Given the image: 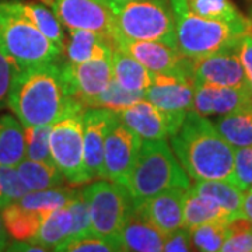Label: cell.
I'll return each instance as SVG.
<instances>
[{
  "label": "cell",
  "mask_w": 252,
  "mask_h": 252,
  "mask_svg": "<svg viewBox=\"0 0 252 252\" xmlns=\"http://www.w3.org/2000/svg\"><path fill=\"white\" fill-rule=\"evenodd\" d=\"M171 147L190 180L231 181L234 177V147L216 126L193 109L170 136Z\"/></svg>",
  "instance_id": "6da1fadb"
},
{
  "label": "cell",
  "mask_w": 252,
  "mask_h": 252,
  "mask_svg": "<svg viewBox=\"0 0 252 252\" xmlns=\"http://www.w3.org/2000/svg\"><path fill=\"white\" fill-rule=\"evenodd\" d=\"M61 63L20 67L11 83L7 107L24 127L52 125L72 104Z\"/></svg>",
  "instance_id": "7a4b0ae2"
},
{
  "label": "cell",
  "mask_w": 252,
  "mask_h": 252,
  "mask_svg": "<svg viewBox=\"0 0 252 252\" xmlns=\"http://www.w3.org/2000/svg\"><path fill=\"white\" fill-rule=\"evenodd\" d=\"M136 206L172 188L188 189L189 175L165 139L142 140L135 165L125 182Z\"/></svg>",
  "instance_id": "3957f363"
},
{
  "label": "cell",
  "mask_w": 252,
  "mask_h": 252,
  "mask_svg": "<svg viewBox=\"0 0 252 252\" xmlns=\"http://www.w3.org/2000/svg\"><path fill=\"white\" fill-rule=\"evenodd\" d=\"M175 13V48L190 59L235 46L241 36L252 31L251 20L227 23L199 17L188 10L187 0H170Z\"/></svg>",
  "instance_id": "277c9868"
},
{
  "label": "cell",
  "mask_w": 252,
  "mask_h": 252,
  "mask_svg": "<svg viewBox=\"0 0 252 252\" xmlns=\"http://www.w3.org/2000/svg\"><path fill=\"white\" fill-rule=\"evenodd\" d=\"M0 54L18 67H30L58 62L62 49L4 0L0 1Z\"/></svg>",
  "instance_id": "5b68a950"
},
{
  "label": "cell",
  "mask_w": 252,
  "mask_h": 252,
  "mask_svg": "<svg viewBox=\"0 0 252 252\" xmlns=\"http://www.w3.org/2000/svg\"><path fill=\"white\" fill-rule=\"evenodd\" d=\"M109 3L122 36L175 46L177 17L170 0H109Z\"/></svg>",
  "instance_id": "8992f818"
},
{
  "label": "cell",
  "mask_w": 252,
  "mask_h": 252,
  "mask_svg": "<svg viewBox=\"0 0 252 252\" xmlns=\"http://www.w3.org/2000/svg\"><path fill=\"white\" fill-rule=\"evenodd\" d=\"M83 111L84 107L73 99L66 112L52 124L49 132V149L54 164L72 187L90 182L84 168Z\"/></svg>",
  "instance_id": "52a82bcc"
},
{
  "label": "cell",
  "mask_w": 252,
  "mask_h": 252,
  "mask_svg": "<svg viewBox=\"0 0 252 252\" xmlns=\"http://www.w3.org/2000/svg\"><path fill=\"white\" fill-rule=\"evenodd\" d=\"M81 192L89 205L91 231L101 237L117 238L136 209L127 188L112 181H95Z\"/></svg>",
  "instance_id": "ba28073f"
},
{
  "label": "cell",
  "mask_w": 252,
  "mask_h": 252,
  "mask_svg": "<svg viewBox=\"0 0 252 252\" xmlns=\"http://www.w3.org/2000/svg\"><path fill=\"white\" fill-rule=\"evenodd\" d=\"M196 83L192 76V61L187 67L174 72L152 73V84L144 91V99L164 111L181 126L193 108Z\"/></svg>",
  "instance_id": "9c48e42d"
},
{
  "label": "cell",
  "mask_w": 252,
  "mask_h": 252,
  "mask_svg": "<svg viewBox=\"0 0 252 252\" xmlns=\"http://www.w3.org/2000/svg\"><path fill=\"white\" fill-rule=\"evenodd\" d=\"M56 17L69 30H87L108 36L115 46V16L109 0H54Z\"/></svg>",
  "instance_id": "30bf717a"
},
{
  "label": "cell",
  "mask_w": 252,
  "mask_h": 252,
  "mask_svg": "<svg viewBox=\"0 0 252 252\" xmlns=\"http://www.w3.org/2000/svg\"><path fill=\"white\" fill-rule=\"evenodd\" d=\"M61 69L67 95L84 108L91 99L107 90L112 81V58L80 63L64 61Z\"/></svg>",
  "instance_id": "8fae6325"
},
{
  "label": "cell",
  "mask_w": 252,
  "mask_h": 252,
  "mask_svg": "<svg viewBox=\"0 0 252 252\" xmlns=\"http://www.w3.org/2000/svg\"><path fill=\"white\" fill-rule=\"evenodd\" d=\"M142 139L117 115L109 129L104 149V180L125 185L135 165Z\"/></svg>",
  "instance_id": "7c38bea8"
},
{
  "label": "cell",
  "mask_w": 252,
  "mask_h": 252,
  "mask_svg": "<svg viewBox=\"0 0 252 252\" xmlns=\"http://www.w3.org/2000/svg\"><path fill=\"white\" fill-rule=\"evenodd\" d=\"M238 44L215 54L192 59V76L196 84L224 87H250L241 61L237 54Z\"/></svg>",
  "instance_id": "4fadbf2b"
},
{
  "label": "cell",
  "mask_w": 252,
  "mask_h": 252,
  "mask_svg": "<svg viewBox=\"0 0 252 252\" xmlns=\"http://www.w3.org/2000/svg\"><path fill=\"white\" fill-rule=\"evenodd\" d=\"M117 112L107 108L86 107L83 111L84 168L89 180H104V149Z\"/></svg>",
  "instance_id": "5bb4252c"
},
{
  "label": "cell",
  "mask_w": 252,
  "mask_h": 252,
  "mask_svg": "<svg viewBox=\"0 0 252 252\" xmlns=\"http://www.w3.org/2000/svg\"><path fill=\"white\" fill-rule=\"evenodd\" d=\"M115 48H121L126 54L133 56L152 73L174 72L184 69L190 63V58L181 54L175 46L158 41H139L125 38L118 32Z\"/></svg>",
  "instance_id": "9a60e30c"
},
{
  "label": "cell",
  "mask_w": 252,
  "mask_h": 252,
  "mask_svg": "<svg viewBox=\"0 0 252 252\" xmlns=\"http://www.w3.org/2000/svg\"><path fill=\"white\" fill-rule=\"evenodd\" d=\"M117 114L119 119L142 140H167L180 129V125L170 115L147 99L137 101Z\"/></svg>",
  "instance_id": "2e32d148"
},
{
  "label": "cell",
  "mask_w": 252,
  "mask_h": 252,
  "mask_svg": "<svg viewBox=\"0 0 252 252\" xmlns=\"http://www.w3.org/2000/svg\"><path fill=\"white\" fill-rule=\"evenodd\" d=\"M252 102L250 87H224L213 84H196L193 111L202 117H223Z\"/></svg>",
  "instance_id": "e0dca14e"
},
{
  "label": "cell",
  "mask_w": 252,
  "mask_h": 252,
  "mask_svg": "<svg viewBox=\"0 0 252 252\" xmlns=\"http://www.w3.org/2000/svg\"><path fill=\"white\" fill-rule=\"evenodd\" d=\"M185 192L187 189H168L147 199L137 207L154 227L164 234H170L182 227Z\"/></svg>",
  "instance_id": "ac0fdd59"
},
{
  "label": "cell",
  "mask_w": 252,
  "mask_h": 252,
  "mask_svg": "<svg viewBox=\"0 0 252 252\" xmlns=\"http://www.w3.org/2000/svg\"><path fill=\"white\" fill-rule=\"evenodd\" d=\"M165 235L154 227L136 206L133 213L118 233L117 238L121 251L160 252L164 247Z\"/></svg>",
  "instance_id": "d6986e66"
},
{
  "label": "cell",
  "mask_w": 252,
  "mask_h": 252,
  "mask_svg": "<svg viewBox=\"0 0 252 252\" xmlns=\"http://www.w3.org/2000/svg\"><path fill=\"white\" fill-rule=\"evenodd\" d=\"M63 48L67 61L76 63L112 58L115 49L108 36L87 30H69V41Z\"/></svg>",
  "instance_id": "ffe728a7"
},
{
  "label": "cell",
  "mask_w": 252,
  "mask_h": 252,
  "mask_svg": "<svg viewBox=\"0 0 252 252\" xmlns=\"http://www.w3.org/2000/svg\"><path fill=\"white\" fill-rule=\"evenodd\" d=\"M7 3L11 9H14L23 17L27 18L32 26H35L48 39H51L55 45H58L63 51L64 34H63L62 23L56 17L54 11L35 1L7 0Z\"/></svg>",
  "instance_id": "44dd1931"
},
{
  "label": "cell",
  "mask_w": 252,
  "mask_h": 252,
  "mask_svg": "<svg viewBox=\"0 0 252 252\" xmlns=\"http://www.w3.org/2000/svg\"><path fill=\"white\" fill-rule=\"evenodd\" d=\"M231 216L212 198L199 195L192 189H187L184 198V221L182 227L189 231L195 227L210 221H230Z\"/></svg>",
  "instance_id": "7402d4cb"
},
{
  "label": "cell",
  "mask_w": 252,
  "mask_h": 252,
  "mask_svg": "<svg viewBox=\"0 0 252 252\" xmlns=\"http://www.w3.org/2000/svg\"><path fill=\"white\" fill-rule=\"evenodd\" d=\"M72 231L73 216L67 205L46 213L32 241L56 251L72 237Z\"/></svg>",
  "instance_id": "603a6c76"
},
{
  "label": "cell",
  "mask_w": 252,
  "mask_h": 252,
  "mask_svg": "<svg viewBox=\"0 0 252 252\" xmlns=\"http://www.w3.org/2000/svg\"><path fill=\"white\" fill-rule=\"evenodd\" d=\"M112 79L126 90L146 91L152 84V72L133 56L115 48L112 54Z\"/></svg>",
  "instance_id": "cb8c5ba5"
},
{
  "label": "cell",
  "mask_w": 252,
  "mask_h": 252,
  "mask_svg": "<svg viewBox=\"0 0 252 252\" xmlns=\"http://www.w3.org/2000/svg\"><path fill=\"white\" fill-rule=\"evenodd\" d=\"M26 158L24 126L13 114L0 115V165L16 167Z\"/></svg>",
  "instance_id": "d4e9b609"
},
{
  "label": "cell",
  "mask_w": 252,
  "mask_h": 252,
  "mask_svg": "<svg viewBox=\"0 0 252 252\" xmlns=\"http://www.w3.org/2000/svg\"><path fill=\"white\" fill-rule=\"evenodd\" d=\"M219 133L234 149L252 146V102L213 121Z\"/></svg>",
  "instance_id": "484cf974"
},
{
  "label": "cell",
  "mask_w": 252,
  "mask_h": 252,
  "mask_svg": "<svg viewBox=\"0 0 252 252\" xmlns=\"http://www.w3.org/2000/svg\"><path fill=\"white\" fill-rule=\"evenodd\" d=\"M0 212L7 234L16 241H32L46 215L26 209L17 202L4 206Z\"/></svg>",
  "instance_id": "4316f807"
},
{
  "label": "cell",
  "mask_w": 252,
  "mask_h": 252,
  "mask_svg": "<svg viewBox=\"0 0 252 252\" xmlns=\"http://www.w3.org/2000/svg\"><path fill=\"white\" fill-rule=\"evenodd\" d=\"M189 189H192L199 195L213 199L231 216V219L243 216L241 206L244 192L234 182L221 180L196 181L193 185L189 187Z\"/></svg>",
  "instance_id": "83f0119b"
},
{
  "label": "cell",
  "mask_w": 252,
  "mask_h": 252,
  "mask_svg": "<svg viewBox=\"0 0 252 252\" xmlns=\"http://www.w3.org/2000/svg\"><path fill=\"white\" fill-rule=\"evenodd\" d=\"M16 170L30 190L56 188L62 187L64 182V178L58 167L49 162L24 158L16 165Z\"/></svg>",
  "instance_id": "f1b7e54d"
},
{
  "label": "cell",
  "mask_w": 252,
  "mask_h": 252,
  "mask_svg": "<svg viewBox=\"0 0 252 252\" xmlns=\"http://www.w3.org/2000/svg\"><path fill=\"white\" fill-rule=\"evenodd\" d=\"M77 190L79 189L66 188L63 185L56 188L42 189V190H30L20 200H17V203L34 212L48 213L55 209L70 205Z\"/></svg>",
  "instance_id": "f546056e"
},
{
  "label": "cell",
  "mask_w": 252,
  "mask_h": 252,
  "mask_svg": "<svg viewBox=\"0 0 252 252\" xmlns=\"http://www.w3.org/2000/svg\"><path fill=\"white\" fill-rule=\"evenodd\" d=\"M187 4L189 11L199 17L227 23H238L247 20L231 0H187Z\"/></svg>",
  "instance_id": "4dcf8cb0"
},
{
  "label": "cell",
  "mask_w": 252,
  "mask_h": 252,
  "mask_svg": "<svg viewBox=\"0 0 252 252\" xmlns=\"http://www.w3.org/2000/svg\"><path fill=\"white\" fill-rule=\"evenodd\" d=\"M142 99H144V91L126 90L112 79L108 89L102 91L95 98L91 99L87 107L107 108L114 112H119Z\"/></svg>",
  "instance_id": "1f68e13d"
},
{
  "label": "cell",
  "mask_w": 252,
  "mask_h": 252,
  "mask_svg": "<svg viewBox=\"0 0 252 252\" xmlns=\"http://www.w3.org/2000/svg\"><path fill=\"white\" fill-rule=\"evenodd\" d=\"M225 237H227V221H210L190 230L192 247L196 251H220L225 241Z\"/></svg>",
  "instance_id": "d6a6232c"
},
{
  "label": "cell",
  "mask_w": 252,
  "mask_h": 252,
  "mask_svg": "<svg viewBox=\"0 0 252 252\" xmlns=\"http://www.w3.org/2000/svg\"><path fill=\"white\" fill-rule=\"evenodd\" d=\"M52 125L28 126L24 127L26 136V157L34 161L54 164L49 149V132Z\"/></svg>",
  "instance_id": "836d02e7"
},
{
  "label": "cell",
  "mask_w": 252,
  "mask_h": 252,
  "mask_svg": "<svg viewBox=\"0 0 252 252\" xmlns=\"http://www.w3.org/2000/svg\"><path fill=\"white\" fill-rule=\"evenodd\" d=\"M220 251L252 252V221L244 216L227 221V237Z\"/></svg>",
  "instance_id": "e575fe53"
},
{
  "label": "cell",
  "mask_w": 252,
  "mask_h": 252,
  "mask_svg": "<svg viewBox=\"0 0 252 252\" xmlns=\"http://www.w3.org/2000/svg\"><path fill=\"white\" fill-rule=\"evenodd\" d=\"M56 251L67 252H115L121 251V245L117 238L101 237L95 233H89L81 237L69 238Z\"/></svg>",
  "instance_id": "d590c367"
},
{
  "label": "cell",
  "mask_w": 252,
  "mask_h": 252,
  "mask_svg": "<svg viewBox=\"0 0 252 252\" xmlns=\"http://www.w3.org/2000/svg\"><path fill=\"white\" fill-rule=\"evenodd\" d=\"M28 192L30 189L21 180L16 167L0 165V195L4 206L20 200Z\"/></svg>",
  "instance_id": "8d00e7d4"
},
{
  "label": "cell",
  "mask_w": 252,
  "mask_h": 252,
  "mask_svg": "<svg viewBox=\"0 0 252 252\" xmlns=\"http://www.w3.org/2000/svg\"><path fill=\"white\" fill-rule=\"evenodd\" d=\"M233 182L243 192L252 187V146L234 149Z\"/></svg>",
  "instance_id": "74e56055"
},
{
  "label": "cell",
  "mask_w": 252,
  "mask_h": 252,
  "mask_svg": "<svg viewBox=\"0 0 252 252\" xmlns=\"http://www.w3.org/2000/svg\"><path fill=\"white\" fill-rule=\"evenodd\" d=\"M69 209H70L73 216V231L70 238H76V237H81V235L93 233L91 231L89 205H87V200L84 198L81 189L77 190L76 196L73 198L70 205H69Z\"/></svg>",
  "instance_id": "f35d334b"
},
{
  "label": "cell",
  "mask_w": 252,
  "mask_h": 252,
  "mask_svg": "<svg viewBox=\"0 0 252 252\" xmlns=\"http://www.w3.org/2000/svg\"><path fill=\"white\" fill-rule=\"evenodd\" d=\"M20 69L16 63L10 61L7 56L0 54V111L7 107L9 93L14 76Z\"/></svg>",
  "instance_id": "ab89813d"
},
{
  "label": "cell",
  "mask_w": 252,
  "mask_h": 252,
  "mask_svg": "<svg viewBox=\"0 0 252 252\" xmlns=\"http://www.w3.org/2000/svg\"><path fill=\"white\" fill-rule=\"evenodd\" d=\"M192 240H190V231L185 227H181L178 230L172 231L165 235V241L162 251L165 252H188L192 251Z\"/></svg>",
  "instance_id": "60d3db41"
},
{
  "label": "cell",
  "mask_w": 252,
  "mask_h": 252,
  "mask_svg": "<svg viewBox=\"0 0 252 252\" xmlns=\"http://www.w3.org/2000/svg\"><path fill=\"white\" fill-rule=\"evenodd\" d=\"M237 54L241 61L245 74L248 77V80L251 81L252 79V31L244 34L238 42V48H237Z\"/></svg>",
  "instance_id": "b9f144b4"
},
{
  "label": "cell",
  "mask_w": 252,
  "mask_h": 252,
  "mask_svg": "<svg viewBox=\"0 0 252 252\" xmlns=\"http://www.w3.org/2000/svg\"><path fill=\"white\" fill-rule=\"evenodd\" d=\"M7 251H24V252H46L51 251L49 248H46L41 244L34 243V241H16L14 243H9Z\"/></svg>",
  "instance_id": "7bdbcfd3"
},
{
  "label": "cell",
  "mask_w": 252,
  "mask_h": 252,
  "mask_svg": "<svg viewBox=\"0 0 252 252\" xmlns=\"http://www.w3.org/2000/svg\"><path fill=\"white\" fill-rule=\"evenodd\" d=\"M241 213L245 219L252 221V187L244 190L243 206H241Z\"/></svg>",
  "instance_id": "ee69618b"
},
{
  "label": "cell",
  "mask_w": 252,
  "mask_h": 252,
  "mask_svg": "<svg viewBox=\"0 0 252 252\" xmlns=\"http://www.w3.org/2000/svg\"><path fill=\"white\" fill-rule=\"evenodd\" d=\"M9 234L4 228L3 224V219H1V212H0V251H4L9 245Z\"/></svg>",
  "instance_id": "f6af8a7d"
},
{
  "label": "cell",
  "mask_w": 252,
  "mask_h": 252,
  "mask_svg": "<svg viewBox=\"0 0 252 252\" xmlns=\"http://www.w3.org/2000/svg\"><path fill=\"white\" fill-rule=\"evenodd\" d=\"M4 207V203H3V199H1V195H0V210Z\"/></svg>",
  "instance_id": "bcb514c9"
},
{
  "label": "cell",
  "mask_w": 252,
  "mask_h": 252,
  "mask_svg": "<svg viewBox=\"0 0 252 252\" xmlns=\"http://www.w3.org/2000/svg\"><path fill=\"white\" fill-rule=\"evenodd\" d=\"M111 1H127V0H111Z\"/></svg>",
  "instance_id": "7dc6e473"
},
{
  "label": "cell",
  "mask_w": 252,
  "mask_h": 252,
  "mask_svg": "<svg viewBox=\"0 0 252 252\" xmlns=\"http://www.w3.org/2000/svg\"><path fill=\"white\" fill-rule=\"evenodd\" d=\"M250 83H251V89H252V79H251V81H250Z\"/></svg>",
  "instance_id": "c3c4849f"
}]
</instances>
